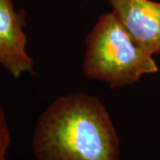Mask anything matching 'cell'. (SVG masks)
<instances>
[{"label":"cell","mask_w":160,"mask_h":160,"mask_svg":"<svg viewBox=\"0 0 160 160\" xmlns=\"http://www.w3.org/2000/svg\"><path fill=\"white\" fill-rule=\"evenodd\" d=\"M33 151L38 160H118L119 142L98 98L75 92L56 99L41 114Z\"/></svg>","instance_id":"cell-1"},{"label":"cell","mask_w":160,"mask_h":160,"mask_svg":"<svg viewBox=\"0 0 160 160\" xmlns=\"http://www.w3.org/2000/svg\"><path fill=\"white\" fill-rule=\"evenodd\" d=\"M86 44L84 74L111 88L131 85L158 71L152 55L134 41L112 12L100 17Z\"/></svg>","instance_id":"cell-2"},{"label":"cell","mask_w":160,"mask_h":160,"mask_svg":"<svg viewBox=\"0 0 160 160\" xmlns=\"http://www.w3.org/2000/svg\"><path fill=\"white\" fill-rule=\"evenodd\" d=\"M112 12L139 46L160 53V3L150 0H108Z\"/></svg>","instance_id":"cell-3"},{"label":"cell","mask_w":160,"mask_h":160,"mask_svg":"<svg viewBox=\"0 0 160 160\" xmlns=\"http://www.w3.org/2000/svg\"><path fill=\"white\" fill-rule=\"evenodd\" d=\"M25 12L14 10L12 0H0V62L13 78L23 72L34 74L33 60L25 50Z\"/></svg>","instance_id":"cell-4"},{"label":"cell","mask_w":160,"mask_h":160,"mask_svg":"<svg viewBox=\"0 0 160 160\" xmlns=\"http://www.w3.org/2000/svg\"><path fill=\"white\" fill-rule=\"evenodd\" d=\"M11 141V134L6 126V117L4 109H0V160L6 159V149Z\"/></svg>","instance_id":"cell-5"}]
</instances>
